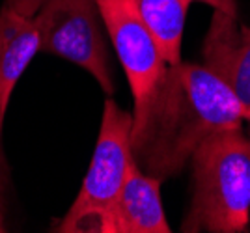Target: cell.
<instances>
[{
    "label": "cell",
    "instance_id": "obj_1",
    "mask_svg": "<svg viewBox=\"0 0 250 233\" xmlns=\"http://www.w3.org/2000/svg\"><path fill=\"white\" fill-rule=\"evenodd\" d=\"M239 99L209 67L170 64L142 105L135 106L131 148L136 166L165 181L185 168L200 144L241 127Z\"/></svg>",
    "mask_w": 250,
    "mask_h": 233
},
{
    "label": "cell",
    "instance_id": "obj_2",
    "mask_svg": "<svg viewBox=\"0 0 250 233\" xmlns=\"http://www.w3.org/2000/svg\"><path fill=\"white\" fill-rule=\"evenodd\" d=\"M192 196L183 232L239 233L250 222V138L224 129L190 157Z\"/></svg>",
    "mask_w": 250,
    "mask_h": 233
},
{
    "label": "cell",
    "instance_id": "obj_3",
    "mask_svg": "<svg viewBox=\"0 0 250 233\" xmlns=\"http://www.w3.org/2000/svg\"><path fill=\"white\" fill-rule=\"evenodd\" d=\"M133 114L122 110L112 97L104 101L99 136L92 162L73 205L52 232L110 233V216L131 168L135 166L131 148Z\"/></svg>",
    "mask_w": 250,
    "mask_h": 233
},
{
    "label": "cell",
    "instance_id": "obj_4",
    "mask_svg": "<svg viewBox=\"0 0 250 233\" xmlns=\"http://www.w3.org/2000/svg\"><path fill=\"white\" fill-rule=\"evenodd\" d=\"M40 30V53L69 60L114 94V73L103 38V19L95 0H45L32 17Z\"/></svg>",
    "mask_w": 250,
    "mask_h": 233
},
{
    "label": "cell",
    "instance_id": "obj_5",
    "mask_svg": "<svg viewBox=\"0 0 250 233\" xmlns=\"http://www.w3.org/2000/svg\"><path fill=\"white\" fill-rule=\"evenodd\" d=\"M101 19L124 65L133 92L135 106L142 105L155 88L167 62L157 49L151 34L129 0H95Z\"/></svg>",
    "mask_w": 250,
    "mask_h": 233
},
{
    "label": "cell",
    "instance_id": "obj_6",
    "mask_svg": "<svg viewBox=\"0 0 250 233\" xmlns=\"http://www.w3.org/2000/svg\"><path fill=\"white\" fill-rule=\"evenodd\" d=\"M204 65L209 67L250 108V26L237 24V15L215 10L202 45Z\"/></svg>",
    "mask_w": 250,
    "mask_h": 233
},
{
    "label": "cell",
    "instance_id": "obj_7",
    "mask_svg": "<svg viewBox=\"0 0 250 233\" xmlns=\"http://www.w3.org/2000/svg\"><path fill=\"white\" fill-rule=\"evenodd\" d=\"M163 181L131 168L110 216V233H170L161 201Z\"/></svg>",
    "mask_w": 250,
    "mask_h": 233
},
{
    "label": "cell",
    "instance_id": "obj_8",
    "mask_svg": "<svg viewBox=\"0 0 250 233\" xmlns=\"http://www.w3.org/2000/svg\"><path fill=\"white\" fill-rule=\"evenodd\" d=\"M40 53V30L32 17L0 8V142L11 94L32 58Z\"/></svg>",
    "mask_w": 250,
    "mask_h": 233
},
{
    "label": "cell",
    "instance_id": "obj_9",
    "mask_svg": "<svg viewBox=\"0 0 250 233\" xmlns=\"http://www.w3.org/2000/svg\"><path fill=\"white\" fill-rule=\"evenodd\" d=\"M131 6L151 34L163 60L170 64L181 62V41L190 2L194 0H129Z\"/></svg>",
    "mask_w": 250,
    "mask_h": 233
},
{
    "label": "cell",
    "instance_id": "obj_10",
    "mask_svg": "<svg viewBox=\"0 0 250 233\" xmlns=\"http://www.w3.org/2000/svg\"><path fill=\"white\" fill-rule=\"evenodd\" d=\"M6 183H8V164L0 142V233L6 232Z\"/></svg>",
    "mask_w": 250,
    "mask_h": 233
},
{
    "label": "cell",
    "instance_id": "obj_11",
    "mask_svg": "<svg viewBox=\"0 0 250 233\" xmlns=\"http://www.w3.org/2000/svg\"><path fill=\"white\" fill-rule=\"evenodd\" d=\"M43 2L45 0H4L6 6H10V8L19 11L21 15H26V17H34L36 11L42 8Z\"/></svg>",
    "mask_w": 250,
    "mask_h": 233
},
{
    "label": "cell",
    "instance_id": "obj_12",
    "mask_svg": "<svg viewBox=\"0 0 250 233\" xmlns=\"http://www.w3.org/2000/svg\"><path fill=\"white\" fill-rule=\"evenodd\" d=\"M204 4L211 6L213 10L224 11L229 15H237V6H235V0H200Z\"/></svg>",
    "mask_w": 250,
    "mask_h": 233
},
{
    "label": "cell",
    "instance_id": "obj_13",
    "mask_svg": "<svg viewBox=\"0 0 250 233\" xmlns=\"http://www.w3.org/2000/svg\"><path fill=\"white\" fill-rule=\"evenodd\" d=\"M245 119H247V121H250V108H247V110H245Z\"/></svg>",
    "mask_w": 250,
    "mask_h": 233
}]
</instances>
